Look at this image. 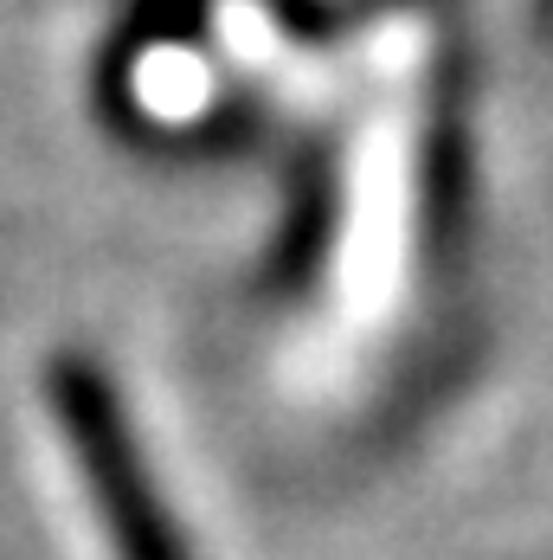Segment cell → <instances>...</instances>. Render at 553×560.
I'll return each instance as SVG.
<instances>
[{"mask_svg": "<svg viewBox=\"0 0 553 560\" xmlns=\"http://www.w3.org/2000/svg\"><path fill=\"white\" fill-rule=\"evenodd\" d=\"M52 406L64 419L71 451H78V470L91 483V503H97V515H104V528L116 541V560H187V535L167 515L110 381L91 361H58Z\"/></svg>", "mask_w": 553, "mask_h": 560, "instance_id": "cell-1", "label": "cell"}]
</instances>
